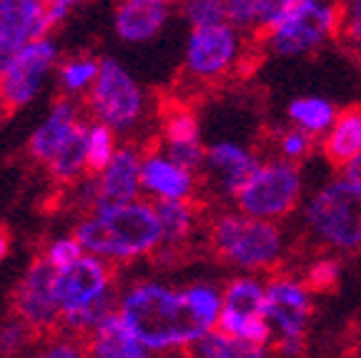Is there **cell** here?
Segmentation results:
<instances>
[{
  "instance_id": "13",
  "label": "cell",
  "mask_w": 361,
  "mask_h": 358,
  "mask_svg": "<svg viewBox=\"0 0 361 358\" xmlns=\"http://www.w3.org/2000/svg\"><path fill=\"white\" fill-rule=\"evenodd\" d=\"M56 273L43 256L25 268L13 291V314L23 316L38 333L61 328V303L56 296Z\"/></svg>"
},
{
  "instance_id": "39",
  "label": "cell",
  "mask_w": 361,
  "mask_h": 358,
  "mask_svg": "<svg viewBox=\"0 0 361 358\" xmlns=\"http://www.w3.org/2000/svg\"><path fill=\"white\" fill-rule=\"evenodd\" d=\"M344 175H346V178L354 180V183L361 185V153L354 158V161L346 163V166H344Z\"/></svg>"
},
{
  "instance_id": "9",
  "label": "cell",
  "mask_w": 361,
  "mask_h": 358,
  "mask_svg": "<svg viewBox=\"0 0 361 358\" xmlns=\"http://www.w3.org/2000/svg\"><path fill=\"white\" fill-rule=\"evenodd\" d=\"M241 61V38L231 23L191 28L183 58V73L196 83H216Z\"/></svg>"
},
{
  "instance_id": "7",
  "label": "cell",
  "mask_w": 361,
  "mask_h": 358,
  "mask_svg": "<svg viewBox=\"0 0 361 358\" xmlns=\"http://www.w3.org/2000/svg\"><path fill=\"white\" fill-rule=\"evenodd\" d=\"M61 63V51L51 35L25 43L0 70V111L28 108Z\"/></svg>"
},
{
  "instance_id": "40",
  "label": "cell",
  "mask_w": 361,
  "mask_h": 358,
  "mask_svg": "<svg viewBox=\"0 0 361 358\" xmlns=\"http://www.w3.org/2000/svg\"><path fill=\"white\" fill-rule=\"evenodd\" d=\"M8 248H11V238H8V230L0 226V264H3V258L8 256Z\"/></svg>"
},
{
  "instance_id": "29",
  "label": "cell",
  "mask_w": 361,
  "mask_h": 358,
  "mask_svg": "<svg viewBox=\"0 0 361 358\" xmlns=\"http://www.w3.org/2000/svg\"><path fill=\"white\" fill-rule=\"evenodd\" d=\"M161 140H164V146L201 140V125H198L193 111H188L186 106H171L161 118Z\"/></svg>"
},
{
  "instance_id": "37",
  "label": "cell",
  "mask_w": 361,
  "mask_h": 358,
  "mask_svg": "<svg viewBox=\"0 0 361 358\" xmlns=\"http://www.w3.org/2000/svg\"><path fill=\"white\" fill-rule=\"evenodd\" d=\"M164 151L169 153L173 161H178L180 166H186L188 171H193V173L203 171L206 148L201 146V140H196V143H176V146H164Z\"/></svg>"
},
{
  "instance_id": "34",
  "label": "cell",
  "mask_w": 361,
  "mask_h": 358,
  "mask_svg": "<svg viewBox=\"0 0 361 358\" xmlns=\"http://www.w3.org/2000/svg\"><path fill=\"white\" fill-rule=\"evenodd\" d=\"M336 38L361 61V0L341 3V25Z\"/></svg>"
},
{
  "instance_id": "36",
  "label": "cell",
  "mask_w": 361,
  "mask_h": 358,
  "mask_svg": "<svg viewBox=\"0 0 361 358\" xmlns=\"http://www.w3.org/2000/svg\"><path fill=\"white\" fill-rule=\"evenodd\" d=\"M43 356H51V358H75V356H83L85 353V341L71 331H63L56 328L51 333H45V343L40 348Z\"/></svg>"
},
{
  "instance_id": "17",
  "label": "cell",
  "mask_w": 361,
  "mask_h": 358,
  "mask_svg": "<svg viewBox=\"0 0 361 358\" xmlns=\"http://www.w3.org/2000/svg\"><path fill=\"white\" fill-rule=\"evenodd\" d=\"M141 166H143V151L121 143L118 153L113 161L96 175L98 183V203H128L143 196L141 188Z\"/></svg>"
},
{
  "instance_id": "21",
  "label": "cell",
  "mask_w": 361,
  "mask_h": 358,
  "mask_svg": "<svg viewBox=\"0 0 361 358\" xmlns=\"http://www.w3.org/2000/svg\"><path fill=\"white\" fill-rule=\"evenodd\" d=\"M326 161L336 168H344L361 153V103L338 111L331 128L326 130L322 143Z\"/></svg>"
},
{
  "instance_id": "32",
  "label": "cell",
  "mask_w": 361,
  "mask_h": 358,
  "mask_svg": "<svg viewBox=\"0 0 361 358\" xmlns=\"http://www.w3.org/2000/svg\"><path fill=\"white\" fill-rule=\"evenodd\" d=\"M180 16L191 28L224 23L226 0H180Z\"/></svg>"
},
{
  "instance_id": "27",
  "label": "cell",
  "mask_w": 361,
  "mask_h": 358,
  "mask_svg": "<svg viewBox=\"0 0 361 358\" xmlns=\"http://www.w3.org/2000/svg\"><path fill=\"white\" fill-rule=\"evenodd\" d=\"M196 356L203 358H248V356H264L266 348L254 346V343L236 338L231 333H226L224 328H211L206 336H201L196 341V346L191 348Z\"/></svg>"
},
{
  "instance_id": "10",
  "label": "cell",
  "mask_w": 361,
  "mask_h": 358,
  "mask_svg": "<svg viewBox=\"0 0 361 358\" xmlns=\"http://www.w3.org/2000/svg\"><path fill=\"white\" fill-rule=\"evenodd\" d=\"M219 328L254 346H269L274 328L266 319V285H261L251 276H238L228 280V285L224 288Z\"/></svg>"
},
{
  "instance_id": "4",
  "label": "cell",
  "mask_w": 361,
  "mask_h": 358,
  "mask_svg": "<svg viewBox=\"0 0 361 358\" xmlns=\"http://www.w3.org/2000/svg\"><path fill=\"white\" fill-rule=\"evenodd\" d=\"M209 243L216 256L241 271H264L279 264L283 235L276 223L246 211H226L209 228Z\"/></svg>"
},
{
  "instance_id": "31",
  "label": "cell",
  "mask_w": 361,
  "mask_h": 358,
  "mask_svg": "<svg viewBox=\"0 0 361 358\" xmlns=\"http://www.w3.org/2000/svg\"><path fill=\"white\" fill-rule=\"evenodd\" d=\"M338 280H341V266L334 258H316L304 276L306 288L314 293H334L338 288Z\"/></svg>"
},
{
  "instance_id": "41",
  "label": "cell",
  "mask_w": 361,
  "mask_h": 358,
  "mask_svg": "<svg viewBox=\"0 0 361 358\" xmlns=\"http://www.w3.org/2000/svg\"><path fill=\"white\" fill-rule=\"evenodd\" d=\"M146 3H164V6H169L171 0H146Z\"/></svg>"
},
{
  "instance_id": "1",
  "label": "cell",
  "mask_w": 361,
  "mask_h": 358,
  "mask_svg": "<svg viewBox=\"0 0 361 358\" xmlns=\"http://www.w3.org/2000/svg\"><path fill=\"white\" fill-rule=\"evenodd\" d=\"M224 291L209 283L171 288L158 280H135L118 291V311L151 353L186 351L219 326Z\"/></svg>"
},
{
  "instance_id": "33",
  "label": "cell",
  "mask_w": 361,
  "mask_h": 358,
  "mask_svg": "<svg viewBox=\"0 0 361 358\" xmlns=\"http://www.w3.org/2000/svg\"><path fill=\"white\" fill-rule=\"evenodd\" d=\"M83 253H88V251H85L83 243L78 241V235L68 233V235H56V238H51L43 251V258L56 271H61V268H66V266L75 264Z\"/></svg>"
},
{
  "instance_id": "20",
  "label": "cell",
  "mask_w": 361,
  "mask_h": 358,
  "mask_svg": "<svg viewBox=\"0 0 361 358\" xmlns=\"http://www.w3.org/2000/svg\"><path fill=\"white\" fill-rule=\"evenodd\" d=\"M85 353L98 358H143L151 351L138 341V336L116 308L85 336Z\"/></svg>"
},
{
  "instance_id": "12",
  "label": "cell",
  "mask_w": 361,
  "mask_h": 358,
  "mask_svg": "<svg viewBox=\"0 0 361 358\" xmlns=\"http://www.w3.org/2000/svg\"><path fill=\"white\" fill-rule=\"evenodd\" d=\"M338 25H341V3L319 0L299 16L274 25L264 35V40L279 56H301L319 48L326 38H336Z\"/></svg>"
},
{
  "instance_id": "26",
  "label": "cell",
  "mask_w": 361,
  "mask_h": 358,
  "mask_svg": "<svg viewBox=\"0 0 361 358\" xmlns=\"http://www.w3.org/2000/svg\"><path fill=\"white\" fill-rule=\"evenodd\" d=\"M288 118H291L293 125L319 135L331 128L334 118H336V108H334L331 101L319 98V95H301V98H293L288 103Z\"/></svg>"
},
{
  "instance_id": "3",
  "label": "cell",
  "mask_w": 361,
  "mask_h": 358,
  "mask_svg": "<svg viewBox=\"0 0 361 358\" xmlns=\"http://www.w3.org/2000/svg\"><path fill=\"white\" fill-rule=\"evenodd\" d=\"M56 296L63 311L61 328L85 341L90 331L118 308L111 261L96 253H83L75 264L56 273Z\"/></svg>"
},
{
  "instance_id": "38",
  "label": "cell",
  "mask_w": 361,
  "mask_h": 358,
  "mask_svg": "<svg viewBox=\"0 0 361 358\" xmlns=\"http://www.w3.org/2000/svg\"><path fill=\"white\" fill-rule=\"evenodd\" d=\"M83 3L85 0H45V8H48V18H51L53 28H58L68 18V13L73 11L75 6H83Z\"/></svg>"
},
{
  "instance_id": "24",
  "label": "cell",
  "mask_w": 361,
  "mask_h": 358,
  "mask_svg": "<svg viewBox=\"0 0 361 358\" xmlns=\"http://www.w3.org/2000/svg\"><path fill=\"white\" fill-rule=\"evenodd\" d=\"M98 73H101V58L96 56H73L66 58L63 63H58L56 78L58 88L63 95H71V98H80V95H88V90L93 88Z\"/></svg>"
},
{
  "instance_id": "30",
  "label": "cell",
  "mask_w": 361,
  "mask_h": 358,
  "mask_svg": "<svg viewBox=\"0 0 361 358\" xmlns=\"http://www.w3.org/2000/svg\"><path fill=\"white\" fill-rule=\"evenodd\" d=\"M40 333L23 319V316L13 314L0 323V353L3 356H18L25 353L35 343Z\"/></svg>"
},
{
  "instance_id": "23",
  "label": "cell",
  "mask_w": 361,
  "mask_h": 358,
  "mask_svg": "<svg viewBox=\"0 0 361 358\" xmlns=\"http://www.w3.org/2000/svg\"><path fill=\"white\" fill-rule=\"evenodd\" d=\"M156 203L158 221L164 228V243L161 248H176L188 241V235L196 228V206L193 198L180 201H153Z\"/></svg>"
},
{
  "instance_id": "15",
  "label": "cell",
  "mask_w": 361,
  "mask_h": 358,
  "mask_svg": "<svg viewBox=\"0 0 361 358\" xmlns=\"http://www.w3.org/2000/svg\"><path fill=\"white\" fill-rule=\"evenodd\" d=\"M51 30L56 28L48 18L45 0H0V51L6 63L25 43L51 35Z\"/></svg>"
},
{
  "instance_id": "35",
  "label": "cell",
  "mask_w": 361,
  "mask_h": 358,
  "mask_svg": "<svg viewBox=\"0 0 361 358\" xmlns=\"http://www.w3.org/2000/svg\"><path fill=\"white\" fill-rule=\"evenodd\" d=\"M276 148L283 156V161H304L314 151V133L293 125L291 130H281V135H276Z\"/></svg>"
},
{
  "instance_id": "25",
  "label": "cell",
  "mask_w": 361,
  "mask_h": 358,
  "mask_svg": "<svg viewBox=\"0 0 361 358\" xmlns=\"http://www.w3.org/2000/svg\"><path fill=\"white\" fill-rule=\"evenodd\" d=\"M281 0H226V20L236 30L261 35L271 25Z\"/></svg>"
},
{
  "instance_id": "5",
  "label": "cell",
  "mask_w": 361,
  "mask_h": 358,
  "mask_svg": "<svg viewBox=\"0 0 361 358\" xmlns=\"http://www.w3.org/2000/svg\"><path fill=\"white\" fill-rule=\"evenodd\" d=\"M90 121L111 125L118 135H133L148 118V95L143 85L116 58H101V73L85 95Z\"/></svg>"
},
{
  "instance_id": "14",
  "label": "cell",
  "mask_w": 361,
  "mask_h": 358,
  "mask_svg": "<svg viewBox=\"0 0 361 358\" xmlns=\"http://www.w3.org/2000/svg\"><path fill=\"white\" fill-rule=\"evenodd\" d=\"M85 123L83 108L78 106V98H71V95H61L45 118L38 123V128L30 133L28 138V156L38 166H48L53 161L58 151L66 146L71 135Z\"/></svg>"
},
{
  "instance_id": "2",
  "label": "cell",
  "mask_w": 361,
  "mask_h": 358,
  "mask_svg": "<svg viewBox=\"0 0 361 358\" xmlns=\"http://www.w3.org/2000/svg\"><path fill=\"white\" fill-rule=\"evenodd\" d=\"M73 233L88 253L111 264H128L156 253L164 243V228L156 203L135 198L128 203H98L85 211Z\"/></svg>"
},
{
  "instance_id": "28",
  "label": "cell",
  "mask_w": 361,
  "mask_h": 358,
  "mask_svg": "<svg viewBox=\"0 0 361 358\" xmlns=\"http://www.w3.org/2000/svg\"><path fill=\"white\" fill-rule=\"evenodd\" d=\"M121 148V135L101 121H88L85 128V151H88V173H101Z\"/></svg>"
},
{
  "instance_id": "11",
  "label": "cell",
  "mask_w": 361,
  "mask_h": 358,
  "mask_svg": "<svg viewBox=\"0 0 361 358\" xmlns=\"http://www.w3.org/2000/svg\"><path fill=\"white\" fill-rule=\"evenodd\" d=\"M266 319L276 333V351H304L306 328L311 319L309 288L301 280L276 276L266 285Z\"/></svg>"
},
{
  "instance_id": "22",
  "label": "cell",
  "mask_w": 361,
  "mask_h": 358,
  "mask_svg": "<svg viewBox=\"0 0 361 358\" xmlns=\"http://www.w3.org/2000/svg\"><path fill=\"white\" fill-rule=\"evenodd\" d=\"M85 128L88 121L71 135L66 146L53 156V161L45 166L48 178L56 185H75L80 178L88 175V151H85Z\"/></svg>"
},
{
  "instance_id": "8",
  "label": "cell",
  "mask_w": 361,
  "mask_h": 358,
  "mask_svg": "<svg viewBox=\"0 0 361 358\" xmlns=\"http://www.w3.org/2000/svg\"><path fill=\"white\" fill-rule=\"evenodd\" d=\"M301 198V173L291 161H271L259 166L251 180L238 190L241 211L259 218H283Z\"/></svg>"
},
{
  "instance_id": "16",
  "label": "cell",
  "mask_w": 361,
  "mask_h": 358,
  "mask_svg": "<svg viewBox=\"0 0 361 358\" xmlns=\"http://www.w3.org/2000/svg\"><path fill=\"white\" fill-rule=\"evenodd\" d=\"M141 188L151 201H180L196 193V173L180 166L164 148L143 153Z\"/></svg>"
},
{
  "instance_id": "42",
  "label": "cell",
  "mask_w": 361,
  "mask_h": 358,
  "mask_svg": "<svg viewBox=\"0 0 361 358\" xmlns=\"http://www.w3.org/2000/svg\"><path fill=\"white\" fill-rule=\"evenodd\" d=\"M359 331H361V323H359Z\"/></svg>"
},
{
  "instance_id": "19",
  "label": "cell",
  "mask_w": 361,
  "mask_h": 358,
  "mask_svg": "<svg viewBox=\"0 0 361 358\" xmlns=\"http://www.w3.org/2000/svg\"><path fill=\"white\" fill-rule=\"evenodd\" d=\"M169 20V6L146 0H123L113 13V30L126 45H143L158 38Z\"/></svg>"
},
{
  "instance_id": "18",
  "label": "cell",
  "mask_w": 361,
  "mask_h": 358,
  "mask_svg": "<svg viewBox=\"0 0 361 358\" xmlns=\"http://www.w3.org/2000/svg\"><path fill=\"white\" fill-rule=\"evenodd\" d=\"M259 158L254 153H248L246 148L236 146L231 140L224 143H214L206 148V161H203V171L209 173V178L216 183V188L224 196L236 198L238 190L251 180V175L259 171Z\"/></svg>"
},
{
  "instance_id": "6",
  "label": "cell",
  "mask_w": 361,
  "mask_h": 358,
  "mask_svg": "<svg viewBox=\"0 0 361 358\" xmlns=\"http://www.w3.org/2000/svg\"><path fill=\"white\" fill-rule=\"evenodd\" d=\"M306 226L336 251L361 248V185L346 175L324 185L306 206Z\"/></svg>"
}]
</instances>
